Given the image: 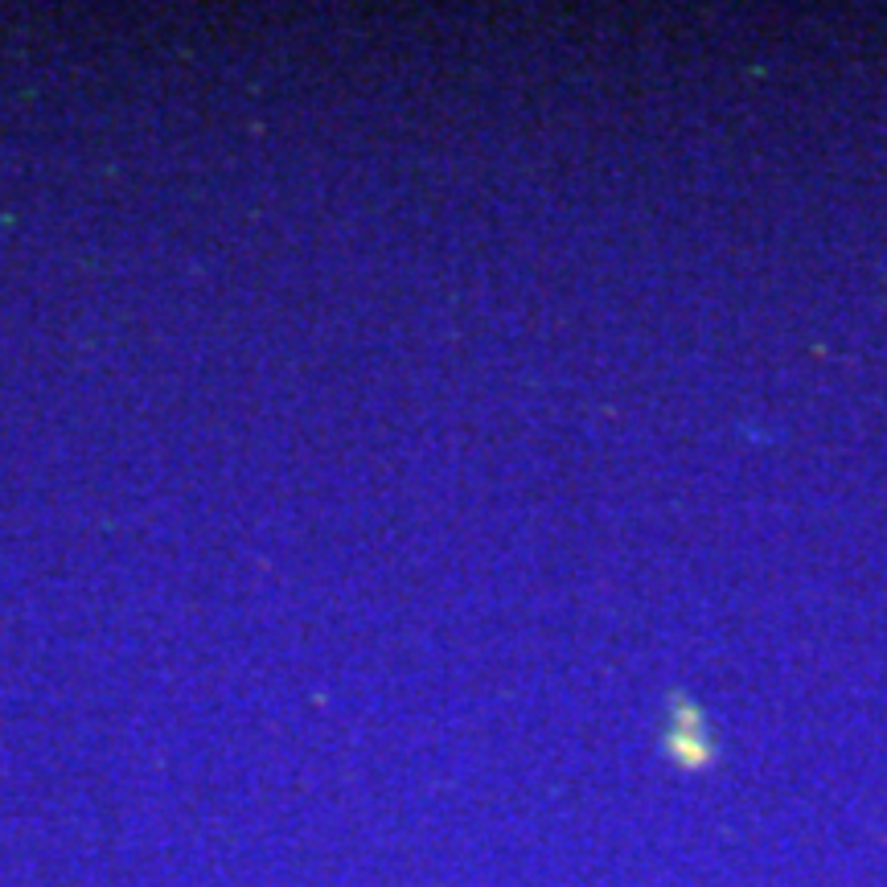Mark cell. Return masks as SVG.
<instances>
[{
	"label": "cell",
	"instance_id": "1",
	"mask_svg": "<svg viewBox=\"0 0 887 887\" xmlns=\"http://www.w3.org/2000/svg\"><path fill=\"white\" fill-rule=\"evenodd\" d=\"M670 715H674V723H670V732L662 739V752L670 760H678L683 769H707L715 760V744H711V732L702 723L699 702L683 695V690H674L670 695Z\"/></svg>",
	"mask_w": 887,
	"mask_h": 887
}]
</instances>
